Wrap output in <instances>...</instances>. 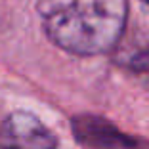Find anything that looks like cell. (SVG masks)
<instances>
[{
  "label": "cell",
  "mask_w": 149,
  "mask_h": 149,
  "mask_svg": "<svg viewBox=\"0 0 149 149\" xmlns=\"http://www.w3.org/2000/svg\"><path fill=\"white\" fill-rule=\"evenodd\" d=\"M143 2H145V4H149V0H143Z\"/></svg>",
  "instance_id": "5"
},
{
  "label": "cell",
  "mask_w": 149,
  "mask_h": 149,
  "mask_svg": "<svg viewBox=\"0 0 149 149\" xmlns=\"http://www.w3.org/2000/svg\"><path fill=\"white\" fill-rule=\"evenodd\" d=\"M74 140L90 149H143L147 143H141L138 138H132L120 132L109 120L97 115H79L73 118Z\"/></svg>",
  "instance_id": "3"
},
{
  "label": "cell",
  "mask_w": 149,
  "mask_h": 149,
  "mask_svg": "<svg viewBox=\"0 0 149 149\" xmlns=\"http://www.w3.org/2000/svg\"><path fill=\"white\" fill-rule=\"evenodd\" d=\"M57 138L36 115L15 111L0 123V149H56Z\"/></svg>",
  "instance_id": "2"
},
{
  "label": "cell",
  "mask_w": 149,
  "mask_h": 149,
  "mask_svg": "<svg viewBox=\"0 0 149 149\" xmlns=\"http://www.w3.org/2000/svg\"><path fill=\"white\" fill-rule=\"evenodd\" d=\"M40 21L56 46L77 56L115 48L128 17V0H38Z\"/></svg>",
  "instance_id": "1"
},
{
  "label": "cell",
  "mask_w": 149,
  "mask_h": 149,
  "mask_svg": "<svg viewBox=\"0 0 149 149\" xmlns=\"http://www.w3.org/2000/svg\"><path fill=\"white\" fill-rule=\"evenodd\" d=\"M128 67H130L132 73L136 74V79L149 90V50H143V52L136 54L130 59Z\"/></svg>",
  "instance_id": "4"
}]
</instances>
